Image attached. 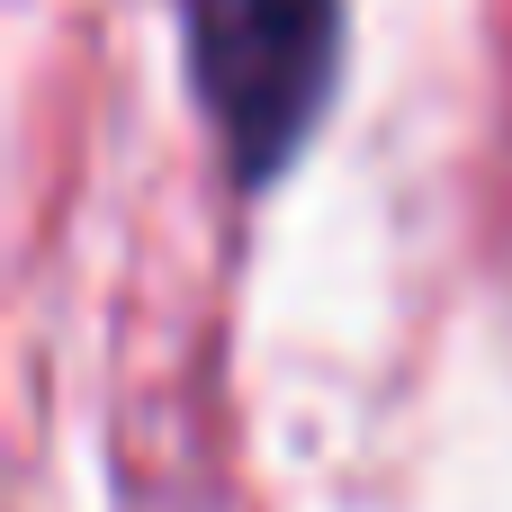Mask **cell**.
Wrapping results in <instances>:
<instances>
[{"label":"cell","mask_w":512,"mask_h":512,"mask_svg":"<svg viewBox=\"0 0 512 512\" xmlns=\"http://www.w3.org/2000/svg\"><path fill=\"white\" fill-rule=\"evenodd\" d=\"M225 171L261 189L297 162L342 72V0H171Z\"/></svg>","instance_id":"1"}]
</instances>
